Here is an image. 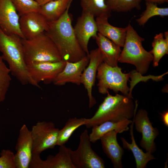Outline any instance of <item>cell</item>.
Segmentation results:
<instances>
[{
    "label": "cell",
    "mask_w": 168,
    "mask_h": 168,
    "mask_svg": "<svg viewBox=\"0 0 168 168\" xmlns=\"http://www.w3.org/2000/svg\"><path fill=\"white\" fill-rule=\"evenodd\" d=\"M69 8L58 20L48 21V28L45 32L56 44L63 61L75 62L87 55L75 35L68 12Z\"/></svg>",
    "instance_id": "1"
},
{
    "label": "cell",
    "mask_w": 168,
    "mask_h": 168,
    "mask_svg": "<svg viewBox=\"0 0 168 168\" xmlns=\"http://www.w3.org/2000/svg\"><path fill=\"white\" fill-rule=\"evenodd\" d=\"M21 39L19 36L7 35L0 29V52L7 63L11 73L22 85L30 84L40 87L31 78L26 63Z\"/></svg>",
    "instance_id": "2"
},
{
    "label": "cell",
    "mask_w": 168,
    "mask_h": 168,
    "mask_svg": "<svg viewBox=\"0 0 168 168\" xmlns=\"http://www.w3.org/2000/svg\"><path fill=\"white\" fill-rule=\"evenodd\" d=\"M94 115L89 119L85 125L87 128L108 121L118 122L124 119H131L137 111V102L134 104L133 97L117 94H107Z\"/></svg>",
    "instance_id": "3"
},
{
    "label": "cell",
    "mask_w": 168,
    "mask_h": 168,
    "mask_svg": "<svg viewBox=\"0 0 168 168\" xmlns=\"http://www.w3.org/2000/svg\"><path fill=\"white\" fill-rule=\"evenodd\" d=\"M126 27L125 40L119 62L133 65L136 71L143 75L148 70L153 55L144 48L142 42L144 39L138 35L130 23Z\"/></svg>",
    "instance_id": "4"
},
{
    "label": "cell",
    "mask_w": 168,
    "mask_h": 168,
    "mask_svg": "<svg viewBox=\"0 0 168 168\" xmlns=\"http://www.w3.org/2000/svg\"><path fill=\"white\" fill-rule=\"evenodd\" d=\"M21 41L26 65L62 60L56 44L45 32L30 39H21Z\"/></svg>",
    "instance_id": "5"
},
{
    "label": "cell",
    "mask_w": 168,
    "mask_h": 168,
    "mask_svg": "<svg viewBox=\"0 0 168 168\" xmlns=\"http://www.w3.org/2000/svg\"><path fill=\"white\" fill-rule=\"evenodd\" d=\"M69 153L75 168H105L104 161L91 147L87 129H85L80 135L77 149L73 151L69 148Z\"/></svg>",
    "instance_id": "6"
},
{
    "label": "cell",
    "mask_w": 168,
    "mask_h": 168,
    "mask_svg": "<svg viewBox=\"0 0 168 168\" xmlns=\"http://www.w3.org/2000/svg\"><path fill=\"white\" fill-rule=\"evenodd\" d=\"M59 129L52 122L38 121L31 130L32 154H40L43 151L57 145Z\"/></svg>",
    "instance_id": "7"
},
{
    "label": "cell",
    "mask_w": 168,
    "mask_h": 168,
    "mask_svg": "<svg viewBox=\"0 0 168 168\" xmlns=\"http://www.w3.org/2000/svg\"><path fill=\"white\" fill-rule=\"evenodd\" d=\"M133 119L136 131L142 134L140 146L146 152L153 153L156 149L154 141L159 133L158 129L153 127L147 112L144 109L139 110L135 113Z\"/></svg>",
    "instance_id": "8"
},
{
    "label": "cell",
    "mask_w": 168,
    "mask_h": 168,
    "mask_svg": "<svg viewBox=\"0 0 168 168\" xmlns=\"http://www.w3.org/2000/svg\"><path fill=\"white\" fill-rule=\"evenodd\" d=\"M66 61L42 62L27 65L28 72L33 80L39 84L40 82L45 84L53 82L63 70Z\"/></svg>",
    "instance_id": "9"
},
{
    "label": "cell",
    "mask_w": 168,
    "mask_h": 168,
    "mask_svg": "<svg viewBox=\"0 0 168 168\" xmlns=\"http://www.w3.org/2000/svg\"><path fill=\"white\" fill-rule=\"evenodd\" d=\"M73 28L80 45L88 55L89 53L88 48L89 40L91 38L95 39L98 33L94 16L88 12L82 11Z\"/></svg>",
    "instance_id": "10"
},
{
    "label": "cell",
    "mask_w": 168,
    "mask_h": 168,
    "mask_svg": "<svg viewBox=\"0 0 168 168\" xmlns=\"http://www.w3.org/2000/svg\"><path fill=\"white\" fill-rule=\"evenodd\" d=\"M88 56L89 62L82 74L81 82L87 91L89 98V107L91 108L96 103L92 96V90L95 84L97 68L100 64L103 62V59L98 48L91 51Z\"/></svg>",
    "instance_id": "11"
},
{
    "label": "cell",
    "mask_w": 168,
    "mask_h": 168,
    "mask_svg": "<svg viewBox=\"0 0 168 168\" xmlns=\"http://www.w3.org/2000/svg\"><path fill=\"white\" fill-rule=\"evenodd\" d=\"M58 152L54 156L49 155L45 160L40 154H32L29 168H75L71 160L69 148L65 145L59 146Z\"/></svg>",
    "instance_id": "12"
},
{
    "label": "cell",
    "mask_w": 168,
    "mask_h": 168,
    "mask_svg": "<svg viewBox=\"0 0 168 168\" xmlns=\"http://www.w3.org/2000/svg\"><path fill=\"white\" fill-rule=\"evenodd\" d=\"M32 142L31 130L23 124L21 127L15 147V161L16 168H28L32 156Z\"/></svg>",
    "instance_id": "13"
},
{
    "label": "cell",
    "mask_w": 168,
    "mask_h": 168,
    "mask_svg": "<svg viewBox=\"0 0 168 168\" xmlns=\"http://www.w3.org/2000/svg\"><path fill=\"white\" fill-rule=\"evenodd\" d=\"M19 18L11 0H0V29L4 33L24 39L20 28Z\"/></svg>",
    "instance_id": "14"
},
{
    "label": "cell",
    "mask_w": 168,
    "mask_h": 168,
    "mask_svg": "<svg viewBox=\"0 0 168 168\" xmlns=\"http://www.w3.org/2000/svg\"><path fill=\"white\" fill-rule=\"evenodd\" d=\"M19 26L24 39H30L46 31L48 22L38 12H31L20 17Z\"/></svg>",
    "instance_id": "15"
},
{
    "label": "cell",
    "mask_w": 168,
    "mask_h": 168,
    "mask_svg": "<svg viewBox=\"0 0 168 168\" xmlns=\"http://www.w3.org/2000/svg\"><path fill=\"white\" fill-rule=\"evenodd\" d=\"M89 61L88 55L77 62L66 61L64 68L58 74L53 83L54 85L58 86L64 85L67 83L80 85L81 84L82 74L88 65Z\"/></svg>",
    "instance_id": "16"
},
{
    "label": "cell",
    "mask_w": 168,
    "mask_h": 168,
    "mask_svg": "<svg viewBox=\"0 0 168 168\" xmlns=\"http://www.w3.org/2000/svg\"><path fill=\"white\" fill-rule=\"evenodd\" d=\"M118 133L116 130L110 131L103 136L100 140L103 150L111 160L114 167L122 168V159L124 151L117 141Z\"/></svg>",
    "instance_id": "17"
},
{
    "label": "cell",
    "mask_w": 168,
    "mask_h": 168,
    "mask_svg": "<svg viewBox=\"0 0 168 168\" xmlns=\"http://www.w3.org/2000/svg\"><path fill=\"white\" fill-rule=\"evenodd\" d=\"M106 15L97 17L95 19L99 33L113 41L120 47H123L126 36L127 27H118L108 22Z\"/></svg>",
    "instance_id": "18"
},
{
    "label": "cell",
    "mask_w": 168,
    "mask_h": 168,
    "mask_svg": "<svg viewBox=\"0 0 168 168\" xmlns=\"http://www.w3.org/2000/svg\"><path fill=\"white\" fill-rule=\"evenodd\" d=\"M95 39L102 55L103 62L112 67L117 66L121 52L120 47L99 33Z\"/></svg>",
    "instance_id": "19"
},
{
    "label": "cell",
    "mask_w": 168,
    "mask_h": 168,
    "mask_svg": "<svg viewBox=\"0 0 168 168\" xmlns=\"http://www.w3.org/2000/svg\"><path fill=\"white\" fill-rule=\"evenodd\" d=\"M132 122L131 119H125L118 122L106 121L94 126L89 134L90 140L91 142L95 143L105 134L112 130H116L118 133L128 131L129 129L128 126Z\"/></svg>",
    "instance_id": "20"
},
{
    "label": "cell",
    "mask_w": 168,
    "mask_h": 168,
    "mask_svg": "<svg viewBox=\"0 0 168 168\" xmlns=\"http://www.w3.org/2000/svg\"><path fill=\"white\" fill-rule=\"evenodd\" d=\"M130 126V135L132 140L131 143H129L124 138H121L124 148L131 151L135 158L137 168H145L147 163L150 161L155 158L152 153L146 152H144L139 148L136 143L133 133V120Z\"/></svg>",
    "instance_id": "21"
},
{
    "label": "cell",
    "mask_w": 168,
    "mask_h": 168,
    "mask_svg": "<svg viewBox=\"0 0 168 168\" xmlns=\"http://www.w3.org/2000/svg\"><path fill=\"white\" fill-rule=\"evenodd\" d=\"M72 0H55L40 6L38 12L48 21H56L59 19L70 7Z\"/></svg>",
    "instance_id": "22"
},
{
    "label": "cell",
    "mask_w": 168,
    "mask_h": 168,
    "mask_svg": "<svg viewBox=\"0 0 168 168\" xmlns=\"http://www.w3.org/2000/svg\"><path fill=\"white\" fill-rule=\"evenodd\" d=\"M156 34L152 43V49L150 51L153 56V65L158 66L161 59L168 54V31Z\"/></svg>",
    "instance_id": "23"
},
{
    "label": "cell",
    "mask_w": 168,
    "mask_h": 168,
    "mask_svg": "<svg viewBox=\"0 0 168 168\" xmlns=\"http://www.w3.org/2000/svg\"><path fill=\"white\" fill-rule=\"evenodd\" d=\"M89 119L85 118L69 119L62 128L59 130L57 145H65L74 131L80 126L86 125Z\"/></svg>",
    "instance_id": "24"
},
{
    "label": "cell",
    "mask_w": 168,
    "mask_h": 168,
    "mask_svg": "<svg viewBox=\"0 0 168 168\" xmlns=\"http://www.w3.org/2000/svg\"><path fill=\"white\" fill-rule=\"evenodd\" d=\"M82 11L88 12L94 17L106 15L109 17L112 11L106 0H81Z\"/></svg>",
    "instance_id": "25"
},
{
    "label": "cell",
    "mask_w": 168,
    "mask_h": 168,
    "mask_svg": "<svg viewBox=\"0 0 168 168\" xmlns=\"http://www.w3.org/2000/svg\"><path fill=\"white\" fill-rule=\"evenodd\" d=\"M146 8L140 17L136 21L140 26H143L151 17L155 16L164 17L168 16V7H159L157 4L152 2H146Z\"/></svg>",
    "instance_id": "26"
},
{
    "label": "cell",
    "mask_w": 168,
    "mask_h": 168,
    "mask_svg": "<svg viewBox=\"0 0 168 168\" xmlns=\"http://www.w3.org/2000/svg\"><path fill=\"white\" fill-rule=\"evenodd\" d=\"M3 60L0 55V104L5 99L12 80L10 71Z\"/></svg>",
    "instance_id": "27"
},
{
    "label": "cell",
    "mask_w": 168,
    "mask_h": 168,
    "mask_svg": "<svg viewBox=\"0 0 168 168\" xmlns=\"http://www.w3.org/2000/svg\"><path fill=\"white\" fill-rule=\"evenodd\" d=\"M111 10L124 12L134 8L140 9L142 0H106Z\"/></svg>",
    "instance_id": "28"
},
{
    "label": "cell",
    "mask_w": 168,
    "mask_h": 168,
    "mask_svg": "<svg viewBox=\"0 0 168 168\" xmlns=\"http://www.w3.org/2000/svg\"><path fill=\"white\" fill-rule=\"evenodd\" d=\"M20 17L31 12H38L40 5L34 0H11Z\"/></svg>",
    "instance_id": "29"
},
{
    "label": "cell",
    "mask_w": 168,
    "mask_h": 168,
    "mask_svg": "<svg viewBox=\"0 0 168 168\" xmlns=\"http://www.w3.org/2000/svg\"><path fill=\"white\" fill-rule=\"evenodd\" d=\"M0 168H16L15 154L9 149H3L0 153Z\"/></svg>",
    "instance_id": "30"
},
{
    "label": "cell",
    "mask_w": 168,
    "mask_h": 168,
    "mask_svg": "<svg viewBox=\"0 0 168 168\" xmlns=\"http://www.w3.org/2000/svg\"><path fill=\"white\" fill-rule=\"evenodd\" d=\"M162 121L164 124L167 127H168V110L161 114Z\"/></svg>",
    "instance_id": "31"
},
{
    "label": "cell",
    "mask_w": 168,
    "mask_h": 168,
    "mask_svg": "<svg viewBox=\"0 0 168 168\" xmlns=\"http://www.w3.org/2000/svg\"><path fill=\"white\" fill-rule=\"evenodd\" d=\"M146 2H152L157 4H163L166 2H168V0H144Z\"/></svg>",
    "instance_id": "32"
},
{
    "label": "cell",
    "mask_w": 168,
    "mask_h": 168,
    "mask_svg": "<svg viewBox=\"0 0 168 168\" xmlns=\"http://www.w3.org/2000/svg\"><path fill=\"white\" fill-rule=\"evenodd\" d=\"M40 6L44 5L48 2L55 0H34Z\"/></svg>",
    "instance_id": "33"
}]
</instances>
